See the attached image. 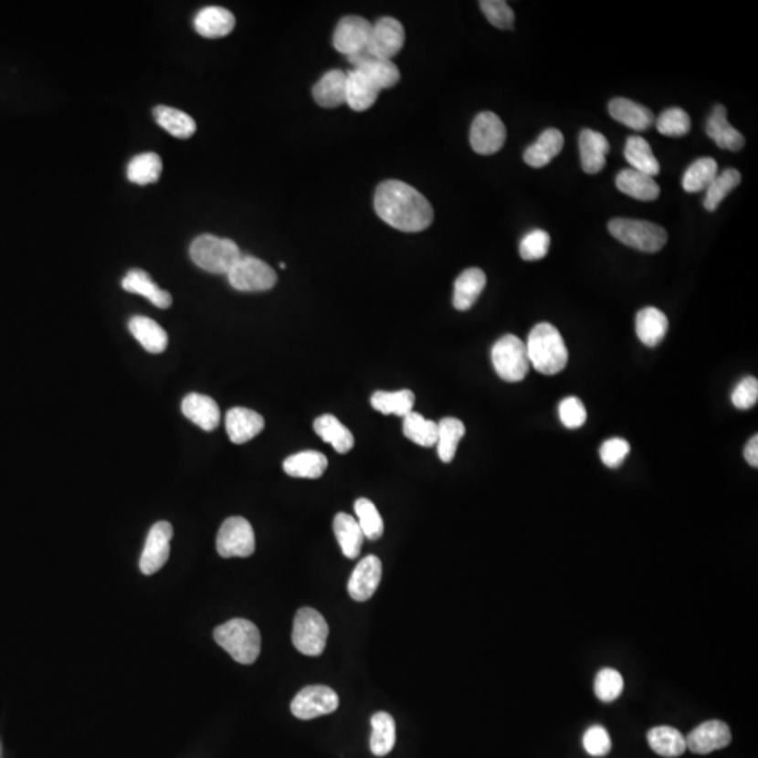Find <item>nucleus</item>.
<instances>
[{"label":"nucleus","mask_w":758,"mask_h":758,"mask_svg":"<svg viewBox=\"0 0 758 758\" xmlns=\"http://www.w3.org/2000/svg\"><path fill=\"white\" fill-rule=\"evenodd\" d=\"M374 206L379 218L402 232H422L430 226L434 211L427 198L412 185L397 180L381 183Z\"/></svg>","instance_id":"f257e3e1"},{"label":"nucleus","mask_w":758,"mask_h":758,"mask_svg":"<svg viewBox=\"0 0 758 758\" xmlns=\"http://www.w3.org/2000/svg\"><path fill=\"white\" fill-rule=\"evenodd\" d=\"M531 367L543 375H556L566 367L569 352L563 337L551 323H538L525 343Z\"/></svg>","instance_id":"f03ea898"},{"label":"nucleus","mask_w":758,"mask_h":758,"mask_svg":"<svg viewBox=\"0 0 758 758\" xmlns=\"http://www.w3.org/2000/svg\"><path fill=\"white\" fill-rule=\"evenodd\" d=\"M214 639L240 665H252L261 649L258 626L247 619L235 618L216 626Z\"/></svg>","instance_id":"7ed1b4c3"},{"label":"nucleus","mask_w":758,"mask_h":758,"mask_svg":"<svg viewBox=\"0 0 758 758\" xmlns=\"http://www.w3.org/2000/svg\"><path fill=\"white\" fill-rule=\"evenodd\" d=\"M190 258L195 266L208 273L227 274L242 258V253L234 240L201 235L190 246Z\"/></svg>","instance_id":"20e7f679"},{"label":"nucleus","mask_w":758,"mask_h":758,"mask_svg":"<svg viewBox=\"0 0 758 758\" xmlns=\"http://www.w3.org/2000/svg\"><path fill=\"white\" fill-rule=\"evenodd\" d=\"M608 231L618 242L640 252L656 253L668 243L665 227L642 219H611Z\"/></svg>","instance_id":"39448f33"},{"label":"nucleus","mask_w":758,"mask_h":758,"mask_svg":"<svg viewBox=\"0 0 758 758\" xmlns=\"http://www.w3.org/2000/svg\"><path fill=\"white\" fill-rule=\"evenodd\" d=\"M491 363L496 374L506 383H520L530 371L527 347L520 337L506 334L491 349Z\"/></svg>","instance_id":"423d86ee"},{"label":"nucleus","mask_w":758,"mask_h":758,"mask_svg":"<svg viewBox=\"0 0 758 758\" xmlns=\"http://www.w3.org/2000/svg\"><path fill=\"white\" fill-rule=\"evenodd\" d=\"M329 625L321 613L311 606H303L295 614L292 628V643L298 652L307 656H319L326 647Z\"/></svg>","instance_id":"0eeeda50"},{"label":"nucleus","mask_w":758,"mask_h":758,"mask_svg":"<svg viewBox=\"0 0 758 758\" xmlns=\"http://www.w3.org/2000/svg\"><path fill=\"white\" fill-rule=\"evenodd\" d=\"M226 276L229 284L242 292L268 291L277 282L276 271L253 256H242Z\"/></svg>","instance_id":"6e6552de"},{"label":"nucleus","mask_w":758,"mask_h":758,"mask_svg":"<svg viewBox=\"0 0 758 758\" xmlns=\"http://www.w3.org/2000/svg\"><path fill=\"white\" fill-rule=\"evenodd\" d=\"M255 549V531L247 520L229 517L222 522L216 537V551L222 558H247Z\"/></svg>","instance_id":"1a4fd4ad"},{"label":"nucleus","mask_w":758,"mask_h":758,"mask_svg":"<svg viewBox=\"0 0 758 758\" xmlns=\"http://www.w3.org/2000/svg\"><path fill=\"white\" fill-rule=\"evenodd\" d=\"M507 131L503 121L495 112L485 111L478 114L470 127V146L479 155H493L503 148Z\"/></svg>","instance_id":"9d476101"},{"label":"nucleus","mask_w":758,"mask_h":758,"mask_svg":"<svg viewBox=\"0 0 758 758\" xmlns=\"http://www.w3.org/2000/svg\"><path fill=\"white\" fill-rule=\"evenodd\" d=\"M339 708V695L326 686H310L300 690L292 700L295 718L302 721L329 715Z\"/></svg>","instance_id":"9b49d317"},{"label":"nucleus","mask_w":758,"mask_h":758,"mask_svg":"<svg viewBox=\"0 0 758 758\" xmlns=\"http://www.w3.org/2000/svg\"><path fill=\"white\" fill-rule=\"evenodd\" d=\"M174 538V527L167 521L156 522L149 530L140 559L141 572L146 576L155 574L169 561L170 541Z\"/></svg>","instance_id":"f8f14e48"},{"label":"nucleus","mask_w":758,"mask_h":758,"mask_svg":"<svg viewBox=\"0 0 758 758\" xmlns=\"http://www.w3.org/2000/svg\"><path fill=\"white\" fill-rule=\"evenodd\" d=\"M405 28L394 17L379 18L371 30L367 51L378 58L392 59L405 46Z\"/></svg>","instance_id":"ddd939ff"},{"label":"nucleus","mask_w":758,"mask_h":758,"mask_svg":"<svg viewBox=\"0 0 758 758\" xmlns=\"http://www.w3.org/2000/svg\"><path fill=\"white\" fill-rule=\"evenodd\" d=\"M373 25L362 16H346L340 20L333 34V47L340 54L352 55L365 51Z\"/></svg>","instance_id":"4468645a"},{"label":"nucleus","mask_w":758,"mask_h":758,"mask_svg":"<svg viewBox=\"0 0 758 758\" xmlns=\"http://www.w3.org/2000/svg\"><path fill=\"white\" fill-rule=\"evenodd\" d=\"M347 58L354 65V69L367 76L379 90L394 88L401 79V72L391 59L378 58L367 49Z\"/></svg>","instance_id":"2eb2a0df"},{"label":"nucleus","mask_w":758,"mask_h":758,"mask_svg":"<svg viewBox=\"0 0 758 758\" xmlns=\"http://www.w3.org/2000/svg\"><path fill=\"white\" fill-rule=\"evenodd\" d=\"M687 749L695 754H710L715 750L725 749L731 744V728L722 721H707L700 723L687 736Z\"/></svg>","instance_id":"dca6fc26"},{"label":"nucleus","mask_w":758,"mask_h":758,"mask_svg":"<svg viewBox=\"0 0 758 758\" xmlns=\"http://www.w3.org/2000/svg\"><path fill=\"white\" fill-rule=\"evenodd\" d=\"M383 577V563L375 555L365 556L358 562L349 580V595L353 600L364 603L375 595Z\"/></svg>","instance_id":"f3484780"},{"label":"nucleus","mask_w":758,"mask_h":758,"mask_svg":"<svg viewBox=\"0 0 758 758\" xmlns=\"http://www.w3.org/2000/svg\"><path fill=\"white\" fill-rule=\"evenodd\" d=\"M225 426L229 440L234 444H245L253 440L256 436L263 431V416L258 415L255 410L246 407H234L226 413Z\"/></svg>","instance_id":"a211bd4d"},{"label":"nucleus","mask_w":758,"mask_h":758,"mask_svg":"<svg viewBox=\"0 0 758 758\" xmlns=\"http://www.w3.org/2000/svg\"><path fill=\"white\" fill-rule=\"evenodd\" d=\"M183 415L204 431H213L221 420L219 406L213 397L201 394H188L183 399Z\"/></svg>","instance_id":"6ab92c4d"},{"label":"nucleus","mask_w":758,"mask_h":758,"mask_svg":"<svg viewBox=\"0 0 758 758\" xmlns=\"http://www.w3.org/2000/svg\"><path fill=\"white\" fill-rule=\"evenodd\" d=\"M580 161L585 174H597L605 166L606 153L610 152V143L601 132L595 130H583L579 137Z\"/></svg>","instance_id":"aec40b11"},{"label":"nucleus","mask_w":758,"mask_h":758,"mask_svg":"<svg viewBox=\"0 0 758 758\" xmlns=\"http://www.w3.org/2000/svg\"><path fill=\"white\" fill-rule=\"evenodd\" d=\"M707 134L719 148L726 151H741L744 146V137L733 125L729 124L728 112L721 104L715 106L707 122Z\"/></svg>","instance_id":"412c9836"},{"label":"nucleus","mask_w":758,"mask_h":758,"mask_svg":"<svg viewBox=\"0 0 758 758\" xmlns=\"http://www.w3.org/2000/svg\"><path fill=\"white\" fill-rule=\"evenodd\" d=\"M237 20L225 7L208 6L201 9L195 17V28L205 38H221L234 31Z\"/></svg>","instance_id":"4be33fe9"},{"label":"nucleus","mask_w":758,"mask_h":758,"mask_svg":"<svg viewBox=\"0 0 758 758\" xmlns=\"http://www.w3.org/2000/svg\"><path fill=\"white\" fill-rule=\"evenodd\" d=\"M347 73L333 69L326 72L313 86V99L325 109H336L346 103Z\"/></svg>","instance_id":"5701e85b"},{"label":"nucleus","mask_w":758,"mask_h":758,"mask_svg":"<svg viewBox=\"0 0 758 758\" xmlns=\"http://www.w3.org/2000/svg\"><path fill=\"white\" fill-rule=\"evenodd\" d=\"M608 111L616 121L634 131H647L655 124V114L647 107L629 99H613L608 104Z\"/></svg>","instance_id":"b1692460"},{"label":"nucleus","mask_w":758,"mask_h":758,"mask_svg":"<svg viewBox=\"0 0 758 758\" xmlns=\"http://www.w3.org/2000/svg\"><path fill=\"white\" fill-rule=\"evenodd\" d=\"M563 145L564 138L561 131L556 130V128H548V130L543 131L532 145L525 149V163L528 166L535 167V169L546 166V164L551 163L555 156L561 153Z\"/></svg>","instance_id":"393cba45"},{"label":"nucleus","mask_w":758,"mask_h":758,"mask_svg":"<svg viewBox=\"0 0 758 758\" xmlns=\"http://www.w3.org/2000/svg\"><path fill=\"white\" fill-rule=\"evenodd\" d=\"M486 287V274L480 268H472L459 274L454 284L455 310L468 311L475 305Z\"/></svg>","instance_id":"a878e982"},{"label":"nucleus","mask_w":758,"mask_h":758,"mask_svg":"<svg viewBox=\"0 0 758 758\" xmlns=\"http://www.w3.org/2000/svg\"><path fill=\"white\" fill-rule=\"evenodd\" d=\"M121 284L125 291L148 298L155 307L161 308V310H166L174 302L172 295L164 290L159 289L158 284L151 279V276L141 268L128 271Z\"/></svg>","instance_id":"bb28decb"},{"label":"nucleus","mask_w":758,"mask_h":758,"mask_svg":"<svg viewBox=\"0 0 758 758\" xmlns=\"http://www.w3.org/2000/svg\"><path fill=\"white\" fill-rule=\"evenodd\" d=\"M616 188L629 197L653 201L660 195V187L652 176L634 169H624L616 174Z\"/></svg>","instance_id":"cd10ccee"},{"label":"nucleus","mask_w":758,"mask_h":758,"mask_svg":"<svg viewBox=\"0 0 758 758\" xmlns=\"http://www.w3.org/2000/svg\"><path fill=\"white\" fill-rule=\"evenodd\" d=\"M669 319L658 308H643L637 315V334L645 346L656 347L665 340Z\"/></svg>","instance_id":"c85d7f7f"},{"label":"nucleus","mask_w":758,"mask_h":758,"mask_svg":"<svg viewBox=\"0 0 758 758\" xmlns=\"http://www.w3.org/2000/svg\"><path fill=\"white\" fill-rule=\"evenodd\" d=\"M128 329L140 342L141 346L151 354H161L166 350L167 342H169L166 331L153 319L146 318V316H134L130 319Z\"/></svg>","instance_id":"c756f323"},{"label":"nucleus","mask_w":758,"mask_h":758,"mask_svg":"<svg viewBox=\"0 0 758 758\" xmlns=\"http://www.w3.org/2000/svg\"><path fill=\"white\" fill-rule=\"evenodd\" d=\"M333 531L342 553L346 558L357 559L362 553L364 534L354 517L339 513L333 520Z\"/></svg>","instance_id":"7c9ffc66"},{"label":"nucleus","mask_w":758,"mask_h":758,"mask_svg":"<svg viewBox=\"0 0 758 758\" xmlns=\"http://www.w3.org/2000/svg\"><path fill=\"white\" fill-rule=\"evenodd\" d=\"M313 430L339 454H347L354 447L352 431L333 415H323L313 422Z\"/></svg>","instance_id":"2f4dec72"},{"label":"nucleus","mask_w":758,"mask_h":758,"mask_svg":"<svg viewBox=\"0 0 758 758\" xmlns=\"http://www.w3.org/2000/svg\"><path fill=\"white\" fill-rule=\"evenodd\" d=\"M379 90L367 76L353 69L347 72L346 103L354 111H365L378 99Z\"/></svg>","instance_id":"473e14b6"},{"label":"nucleus","mask_w":758,"mask_h":758,"mask_svg":"<svg viewBox=\"0 0 758 758\" xmlns=\"http://www.w3.org/2000/svg\"><path fill=\"white\" fill-rule=\"evenodd\" d=\"M282 468L292 478L318 479L328 468V458L319 451H302L291 455L284 461Z\"/></svg>","instance_id":"72a5a7b5"},{"label":"nucleus","mask_w":758,"mask_h":758,"mask_svg":"<svg viewBox=\"0 0 758 758\" xmlns=\"http://www.w3.org/2000/svg\"><path fill=\"white\" fill-rule=\"evenodd\" d=\"M647 743L656 754L674 758L684 754L687 750L686 737L679 729L671 726H656L647 732Z\"/></svg>","instance_id":"f704fd0d"},{"label":"nucleus","mask_w":758,"mask_h":758,"mask_svg":"<svg viewBox=\"0 0 758 758\" xmlns=\"http://www.w3.org/2000/svg\"><path fill=\"white\" fill-rule=\"evenodd\" d=\"M624 155L631 164V169L652 177L660 174V163L645 138L637 137V135L629 137L625 145Z\"/></svg>","instance_id":"c9c22d12"},{"label":"nucleus","mask_w":758,"mask_h":758,"mask_svg":"<svg viewBox=\"0 0 758 758\" xmlns=\"http://www.w3.org/2000/svg\"><path fill=\"white\" fill-rule=\"evenodd\" d=\"M153 117L156 122L167 131L169 134L179 140H188L195 135L197 124L192 117L184 111L174 109V107L158 106L153 109Z\"/></svg>","instance_id":"e433bc0d"},{"label":"nucleus","mask_w":758,"mask_h":758,"mask_svg":"<svg viewBox=\"0 0 758 758\" xmlns=\"http://www.w3.org/2000/svg\"><path fill=\"white\" fill-rule=\"evenodd\" d=\"M416 396L409 389L397 392L378 391L371 396V405L376 412L383 415H396L406 417L413 412Z\"/></svg>","instance_id":"4c0bfd02"},{"label":"nucleus","mask_w":758,"mask_h":758,"mask_svg":"<svg viewBox=\"0 0 758 758\" xmlns=\"http://www.w3.org/2000/svg\"><path fill=\"white\" fill-rule=\"evenodd\" d=\"M371 752L378 757L389 754L396 743V723L389 713L376 712L371 718Z\"/></svg>","instance_id":"58836bf2"},{"label":"nucleus","mask_w":758,"mask_h":758,"mask_svg":"<svg viewBox=\"0 0 758 758\" xmlns=\"http://www.w3.org/2000/svg\"><path fill=\"white\" fill-rule=\"evenodd\" d=\"M162 169L163 164L159 155L153 152H146L131 159L127 169L128 180L138 185L152 184L158 182Z\"/></svg>","instance_id":"ea45409f"},{"label":"nucleus","mask_w":758,"mask_h":758,"mask_svg":"<svg viewBox=\"0 0 758 758\" xmlns=\"http://www.w3.org/2000/svg\"><path fill=\"white\" fill-rule=\"evenodd\" d=\"M438 425L437 452L441 461L449 464L454 459L459 441L465 436V426L455 417H446Z\"/></svg>","instance_id":"a19ab883"},{"label":"nucleus","mask_w":758,"mask_h":758,"mask_svg":"<svg viewBox=\"0 0 758 758\" xmlns=\"http://www.w3.org/2000/svg\"><path fill=\"white\" fill-rule=\"evenodd\" d=\"M404 434L417 446L430 448L437 444L438 425L425 419L419 413L412 412L404 417Z\"/></svg>","instance_id":"79ce46f5"},{"label":"nucleus","mask_w":758,"mask_h":758,"mask_svg":"<svg viewBox=\"0 0 758 758\" xmlns=\"http://www.w3.org/2000/svg\"><path fill=\"white\" fill-rule=\"evenodd\" d=\"M716 176H718V163L715 159H698L682 176V188L687 193L704 192Z\"/></svg>","instance_id":"37998d69"},{"label":"nucleus","mask_w":758,"mask_h":758,"mask_svg":"<svg viewBox=\"0 0 758 758\" xmlns=\"http://www.w3.org/2000/svg\"><path fill=\"white\" fill-rule=\"evenodd\" d=\"M741 182L742 174L739 170L726 169L722 174H718L707 188V195L704 198L705 210L710 213L716 211V208L725 200L726 195L741 184Z\"/></svg>","instance_id":"c03bdc74"},{"label":"nucleus","mask_w":758,"mask_h":758,"mask_svg":"<svg viewBox=\"0 0 758 758\" xmlns=\"http://www.w3.org/2000/svg\"><path fill=\"white\" fill-rule=\"evenodd\" d=\"M354 510L358 525L362 528L365 538L375 541L383 537L384 520L373 501L365 498L358 499L355 500Z\"/></svg>","instance_id":"a18cd8bd"},{"label":"nucleus","mask_w":758,"mask_h":758,"mask_svg":"<svg viewBox=\"0 0 758 758\" xmlns=\"http://www.w3.org/2000/svg\"><path fill=\"white\" fill-rule=\"evenodd\" d=\"M656 128L661 135L666 137H684L691 130V119L689 112L679 107H671L661 112L658 120H655Z\"/></svg>","instance_id":"49530a36"},{"label":"nucleus","mask_w":758,"mask_h":758,"mask_svg":"<svg viewBox=\"0 0 758 758\" xmlns=\"http://www.w3.org/2000/svg\"><path fill=\"white\" fill-rule=\"evenodd\" d=\"M622 690H624V679L618 671L610 668L598 671L595 679V697L601 702H605V704L613 702L622 694Z\"/></svg>","instance_id":"de8ad7c7"},{"label":"nucleus","mask_w":758,"mask_h":758,"mask_svg":"<svg viewBox=\"0 0 758 758\" xmlns=\"http://www.w3.org/2000/svg\"><path fill=\"white\" fill-rule=\"evenodd\" d=\"M551 246V237L542 229H534L522 237L520 243V256L522 260L535 261L545 258Z\"/></svg>","instance_id":"09e8293b"},{"label":"nucleus","mask_w":758,"mask_h":758,"mask_svg":"<svg viewBox=\"0 0 758 758\" xmlns=\"http://www.w3.org/2000/svg\"><path fill=\"white\" fill-rule=\"evenodd\" d=\"M480 9L485 13L490 25L500 30H510L514 26V12L509 4L503 0H483L479 4Z\"/></svg>","instance_id":"8fccbe9b"},{"label":"nucleus","mask_w":758,"mask_h":758,"mask_svg":"<svg viewBox=\"0 0 758 758\" xmlns=\"http://www.w3.org/2000/svg\"><path fill=\"white\" fill-rule=\"evenodd\" d=\"M559 419L564 427L576 430L584 426L587 412L579 397L569 396L559 404Z\"/></svg>","instance_id":"3c124183"},{"label":"nucleus","mask_w":758,"mask_h":758,"mask_svg":"<svg viewBox=\"0 0 758 758\" xmlns=\"http://www.w3.org/2000/svg\"><path fill=\"white\" fill-rule=\"evenodd\" d=\"M583 747L592 757H604L611 750L610 733L603 726H592L583 734Z\"/></svg>","instance_id":"603ef678"},{"label":"nucleus","mask_w":758,"mask_h":758,"mask_svg":"<svg viewBox=\"0 0 758 758\" xmlns=\"http://www.w3.org/2000/svg\"><path fill=\"white\" fill-rule=\"evenodd\" d=\"M629 452H631V446H629L628 441L619 437L610 438L601 446V461L605 467L616 469V468H619L624 464Z\"/></svg>","instance_id":"864d4df0"},{"label":"nucleus","mask_w":758,"mask_h":758,"mask_svg":"<svg viewBox=\"0 0 758 758\" xmlns=\"http://www.w3.org/2000/svg\"><path fill=\"white\" fill-rule=\"evenodd\" d=\"M758 381L754 376H746L737 384L732 392V404L736 409L749 410L757 405Z\"/></svg>","instance_id":"5fc2aeb1"},{"label":"nucleus","mask_w":758,"mask_h":758,"mask_svg":"<svg viewBox=\"0 0 758 758\" xmlns=\"http://www.w3.org/2000/svg\"><path fill=\"white\" fill-rule=\"evenodd\" d=\"M744 458H746L747 464L750 467L757 468L758 467V437L754 436V437L750 438L749 443H747L746 448H744Z\"/></svg>","instance_id":"6e6d98bb"},{"label":"nucleus","mask_w":758,"mask_h":758,"mask_svg":"<svg viewBox=\"0 0 758 758\" xmlns=\"http://www.w3.org/2000/svg\"><path fill=\"white\" fill-rule=\"evenodd\" d=\"M279 268H281L282 270H286V264H284V263L279 264Z\"/></svg>","instance_id":"4d7b16f0"}]
</instances>
